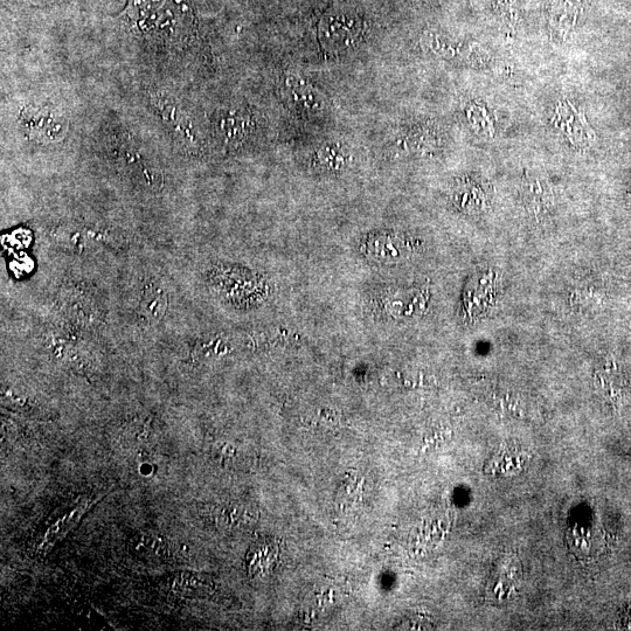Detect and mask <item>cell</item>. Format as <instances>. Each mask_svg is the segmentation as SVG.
Segmentation results:
<instances>
[{
    "instance_id": "obj_1",
    "label": "cell",
    "mask_w": 631,
    "mask_h": 631,
    "mask_svg": "<svg viewBox=\"0 0 631 631\" xmlns=\"http://www.w3.org/2000/svg\"><path fill=\"white\" fill-rule=\"evenodd\" d=\"M20 127L32 141L53 144L64 140L69 130V120L61 109L43 104H27L20 112Z\"/></svg>"
},
{
    "instance_id": "obj_2",
    "label": "cell",
    "mask_w": 631,
    "mask_h": 631,
    "mask_svg": "<svg viewBox=\"0 0 631 631\" xmlns=\"http://www.w3.org/2000/svg\"><path fill=\"white\" fill-rule=\"evenodd\" d=\"M362 30V22L356 16L336 12L322 19L320 37L325 50L341 53L355 48L362 36Z\"/></svg>"
},
{
    "instance_id": "obj_3",
    "label": "cell",
    "mask_w": 631,
    "mask_h": 631,
    "mask_svg": "<svg viewBox=\"0 0 631 631\" xmlns=\"http://www.w3.org/2000/svg\"><path fill=\"white\" fill-rule=\"evenodd\" d=\"M284 86H286L289 100L294 102L298 108L304 109L305 112L318 113L327 108V101H325L324 96L302 76L298 74L287 75Z\"/></svg>"
},
{
    "instance_id": "obj_4",
    "label": "cell",
    "mask_w": 631,
    "mask_h": 631,
    "mask_svg": "<svg viewBox=\"0 0 631 631\" xmlns=\"http://www.w3.org/2000/svg\"><path fill=\"white\" fill-rule=\"evenodd\" d=\"M280 557L279 543L266 538L256 542L247 553V571L252 578L266 577L272 572Z\"/></svg>"
},
{
    "instance_id": "obj_5",
    "label": "cell",
    "mask_w": 631,
    "mask_h": 631,
    "mask_svg": "<svg viewBox=\"0 0 631 631\" xmlns=\"http://www.w3.org/2000/svg\"><path fill=\"white\" fill-rule=\"evenodd\" d=\"M172 593L182 596V598L199 599L205 598L213 592V581L204 574L182 572L169 581Z\"/></svg>"
},
{
    "instance_id": "obj_6",
    "label": "cell",
    "mask_w": 631,
    "mask_h": 631,
    "mask_svg": "<svg viewBox=\"0 0 631 631\" xmlns=\"http://www.w3.org/2000/svg\"><path fill=\"white\" fill-rule=\"evenodd\" d=\"M367 252L379 261L392 262L407 258L409 249L399 237L378 235L367 242Z\"/></svg>"
},
{
    "instance_id": "obj_7",
    "label": "cell",
    "mask_w": 631,
    "mask_h": 631,
    "mask_svg": "<svg viewBox=\"0 0 631 631\" xmlns=\"http://www.w3.org/2000/svg\"><path fill=\"white\" fill-rule=\"evenodd\" d=\"M129 551L142 559L161 560L168 557L169 544L154 533H140L129 542Z\"/></svg>"
},
{
    "instance_id": "obj_8",
    "label": "cell",
    "mask_w": 631,
    "mask_h": 631,
    "mask_svg": "<svg viewBox=\"0 0 631 631\" xmlns=\"http://www.w3.org/2000/svg\"><path fill=\"white\" fill-rule=\"evenodd\" d=\"M212 515L225 529H242L253 523L256 512L247 504L231 503L214 510Z\"/></svg>"
},
{
    "instance_id": "obj_9",
    "label": "cell",
    "mask_w": 631,
    "mask_h": 631,
    "mask_svg": "<svg viewBox=\"0 0 631 631\" xmlns=\"http://www.w3.org/2000/svg\"><path fill=\"white\" fill-rule=\"evenodd\" d=\"M249 127H251L249 116L240 110L228 112L221 116L218 123L219 135L228 144L239 143L244 140L249 133Z\"/></svg>"
},
{
    "instance_id": "obj_10",
    "label": "cell",
    "mask_w": 631,
    "mask_h": 631,
    "mask_svg": "<svg viewBox=\"0 0 631 631\" xmlns=\"http://www.w3.org/2000/svg\"><path fill=\"white\" fill-rule=\"evenodd\" d=\"M166 2L168 0H128L122 15L136 24L148 23L158 15Z\"/></svg>"
},
{
    "instance_id": "obj_11",
    "label": "cell",
    "mask_w": 631,
    "mask_h": 631,
    "mask_svg": "<svg viewBox=\"0 0 631 631\" xmlns=\"http://www.w3.org/2000/svg\"><path fill=\"white\" fill-rule=\"evenodd\" d=\"M317 158L325 168L338 170L346 164V154L342 147L335 144H325L318 150Z\"/></svg>"
},
{
    "instance_id": "obj_12",
    "label": "cell",
    "mask_w": 631,
    "mask_h": 631,
    "mask_svg": "<svg viewBox=\"0 0 631 631\" xmlns=\"http://www.w3.org/2000/svg\"><path fill=\"white\" fill-rule=\"evenodd\" d=\"M29 2L34 6H40V8H43V6L59 4L65 2V0H29Z\"/></svg>"
}]
</instances>
